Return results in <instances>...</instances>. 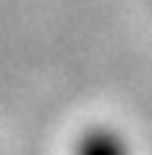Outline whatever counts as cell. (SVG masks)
<instances>
[{"label": "cell", "instance_id": "obj_1", "mask_svg": "<svg viewBox=\"0 0 152 155\" xmlns=\"http://www.w3.org/2000/svg\"><path fill=\"white\" fill-rule=\"evenodd\" d=\"M75 155H131V149L114 128L95 125L81 134V140L75 143Z\"/></svg>", "mask_w": 152, "mask_h": 155}]
</instances>
